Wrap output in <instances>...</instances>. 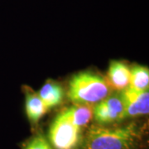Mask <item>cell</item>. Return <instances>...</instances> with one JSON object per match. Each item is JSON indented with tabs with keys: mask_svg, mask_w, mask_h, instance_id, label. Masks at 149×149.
Here are the masks:
<instances>
[{
	"mask_svg": "<svg viewBox=\"0 0 149 149\" xmlns=\"http://www.w3.org/2000/svg\"><path fill=\"white\" fill-rule=\"evenodd\" d=\"M125 109V118L148 115L149 112L148 91H139L128 87L120 95Z\"/></svg>",
	"mask_w": 149,
	"mask_h": 149,
	"instance_id": "cell-5",
	"label": "cell"
},
{
	"mask_svg": "<svg viewBox=\"0 0 149 149\" xmlns=\"http://www.w3.org/2000/svg\"><path fill=\"white\" fill-rule=\"evenodd\" d=\"M22 149H52V148L43 135L38 134L29 139L23 145Z\"/></svg>",
	"mask_w": 149,
	"mask_h": 149,
	"instance_id": "cell-11",
	"label": "cell"
},
{
	"mask_svg": "<svg viewBox=\"0 0 149 149\" xmlns=\"http://www.w3.org/2000/svg\"><path fill=\"white\" fill-rule=\"evenodd\" d=\"M97 124L107 125L125 119V109L122 98L118 95H109L94 106V116Z\"/></svg>",
	"mask_w": 149,
	"mask_h": 149,
	"instance_id": "cell-4",
	"label": "cell"
},
{
	"mask_svg": "<svg viewBox=\"0 0 149 149\" xmlns=\"http://www.w3.org/2000/svg\"><path fill=\"white\" fill-rule=\"evenodd\" d=\"M139 128L130 123L120 127L91 125L84 142L85 149H137L140 141Z\"/></svg>",
	"mask_w": 149,
	"mask_h": 149,
	"instance_id": "cell-1",
	"label": "cell"
},
{
	"mask_svg": "<svg viewBox=\"0 0 149 149\" xmlns=\"http://www.w3.org/2000/svg\"><path fill=\"white\" fill-rule=\"evenodd\" d=\"M25 109L29 121L36 124L49 110L37 93L28 91L26 93Z\"/></svg>",
	"mask_w": 149,
	"mask_h": 149,
	"instance_id": "cell-8",
	"label": "cell"
},
{
	"mask_svg": "<svg viewBox=\"0 0 149 149\" xmlns=\"http://www.w3.org/2000/svg\"><path fill=\"white\" fill-rule=\"evenodd\" d=\"M131 70L125 63L119 61H112L107 73V82L111 89L123 91L130 82Z\"/></svg>",
	"mask_w": 149,
	"mask_h": 149,
	"instance_id": "cell-6",
	"label": "cell"
},
{
	"mask_svg": "<svg viewBox=\"0 0 149 149\" xmlns=\"http://www.w3.org/2000/svg\"><path fill=\"white\" fill-rule=\"evenodd\" d=\"M82 130L70 119L66 109L55 118L49 128V143L54 149H77L82 140Z\"/></svg>",
	"mask_w": 149,
	"mask_h": 149,
	"instance_id": "cell-3",
	"label": "cell"
},
{
	"mask_svg": "<svg viewBox=\"0 0 149 149\" xmlns=\"http://www.w3.org/2000/svg\"><path fill=\"white\" fill-rule=\"evenodd\" d=\"M131 70L129 86L133 90L139 91H148L149 70L147 66L134 65Z\"/></svg>",
	"mask_w": 149,
	"mask_h": 149,
	"instance_id": "cell-10",
	"label": "cell"
},
{
	"mask_svg": "<svg viewBox=\"0 0 149 149\" xmlns=\"http://www.w3.org/2000/svg\"><path fill=\"white\" fill-rule=\"evenodd\" d=\"M44 104L48 109L60 105L64 99L63 88L55 81H47L37 92Z\"/></svg>",
	"mask_w": 149,
	"mask_h": 149,
	"instance_id": "cell-7",
	"label": "cell"
},
{
	"mask_svg": "<svg viewBox=\"0 0 149 149\" xmlns=\"http://www.w3.org/2000/svg\"><path fill=\"white\" fill-rule=\"evenodd\" d=\"M65 109L72 122L81 129L85 128L91 123L94 116L93 104H75Z\"/></svg>",
	"mask_w": 149,
	"mask_h": 149,
	"instance_id": "cell-9",
	"label": "cell"
},
{
	"mask_svg": "<svg viewBox=\"0 0 149 149\" xmlns=\"http://www.w3.org/2000/svg\"><path fill=\"white\" fill-rule=\"evenodd\" d=\"M110 91V86L101 75L91 71H83L71 78L68 97L74 104L94 105L109 95Z\"/></svg>",
	"mask_w": 149,
	"mask_h": 149,
	"instance_id": "cell-2",
	"label": "cell"
}]
</instances>
